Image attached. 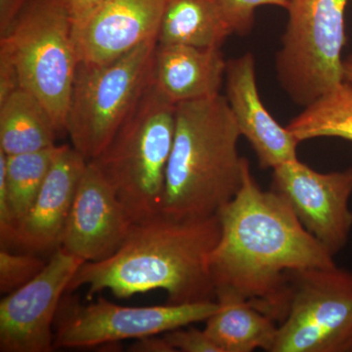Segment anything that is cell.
Instances as JSON below:
<instances>
[{
  "label": "cell",
  "instance_id": "17",
  "mask_svg": "<svg viewBox=\"0 0 352 352\" xmlns=\"http://www.w3.org/2000/svg\"><path fill=\"white\" fill-rule=\"evenodd\" d=\"M217 308L204 329L220 352H272L278 326L250 300L227 287L215 288Z\"/></svg>",
  "mask_w": 352,
  "mask_h": 352
},
{
  "label": "cell",
  "instance_id": "22",
  "mask_svg": "<svg viewBox=\"0 0 352 352\" xmlns=\"http://www.w3.org/2000/svg\"><path fill=\"white\" fill-rule=\"evenodd\" d=\"M47 261L32 252L14 254L7 248L0 250V293L8 295L25 286L45 267Z\"/></svg>",
  "mask_w": 352,
  "mask_h": 352
},
{
  "label": "cell",
  "instance_id": "24",
  "mask_svg": "<svg viewBox=\"0 0 352 352\" xmlns=\"http://www.w3.org/2000/svg\"><path fill=\"white\" fill-rule=\"evenodd\" d=\"M176 351L220 352L217 344L210 340L205 330L195 327L175 329L163 333Z\"/></svg>",
  "mask_w": 352,
  "mask_h": 352
},
{
  "label": "cell",
  "instance_id": "19",
  "mask_svg": "<svg viewBox=\"0 0 352 352\" xmlns=\"http://www.w3.org/2000/svg\"><path fill=\"white\" fill-rule=\"evenodd\" d=\"M231 34L217 0H166L157 41L221 48Z\"/></svg>",
  "mask_w": 352,
  "mask_h": 352
},
{
  "label": "cell",
  "instance_id": "18",
  "mask_svg": "<svg viewBox=\"0 0 352 352\" xmlns=\"http://www.w3.org/2000/svg\"><path fill=\"white\" fill-rule=\"evenodd\" d=\"M60 135L43 103L18 88L0 103V150L7 156L48 149Z\"/></svg>",
  "mask_w": 352,
  "mask_h": 352
},
{
  "label": "cell",
  "instance_id": "8",
  "mask_svg": "<svg viewBox=\"0 0 352 352\" xmlns=\"http://www.w3.org/2000/svg\"><path fill=\"white\" fill-rule=\"evenodd\" d=\"M272 352H352V273L337 265L292 272Z\"/></svg>",
  "mask_w": 352,
  "mask_h": 352
},
{
  "label": "cell",
  "instance_id": "6",
  "mask_svg": "<svg viewBox=\"0 0 352 352\" xmlns=\"http://www.w3.org/2000/svg\"><path fill=\"white\" fill-rule=\"evenodd\" d=\"M157 39L104 62H78L66 120L72 146L87 161L105 149L151 80Z\"/></svg>",
  "mask_w": 352,
  "mask_h": 352
},
{
  "label": "cell",
  "instance_id": "2",
  "mask_svg": "<svg viewBox=\"0 0 352 352\" xmlns=\"http://www.w3.org/2000/svg\"><path fill=\"white\" fill-rule=\"evenodd\" d=\"M219 215L173 219L160 214L134 223L108 258L85 263L68 293L87 288V298L108 289L119 298L163 289L168 305L215 300L210 256L219 243Z\"/></svg>",
  "mask_w": 352,
  "mask_h": 352
},
{
  "label": "cell",
  "instance_id": "7",
  "mask_svg": "<svg viewBox=\"0 0 352 352\" xmlns=\"http://www.w3.org/2000/svg\"><path fill=\"white\" fill-rule=\"evenodd\" d=\"M351 0H289L276 55L278 82L305 108L344 82L346 9Z\"/></svg>",
  "mask_w": 352,
  "mask_h": 352
},
{
  "label": "cell",
  "instance_id": "29",
  "mask_svg": "<svg viewBox=\"0 0 352 352\" xmlns=\"http://www.w3.org/2000/svg\"><path fill=\"white\" fill-rule=\"evenodd\" d=\"M342 74L344 80L352 83V54L342 61Z\"/></svg>",
  "mask_w": 352,
  "mask_h": 352
},
{
  "label": "cell",
  "instance_id": "1",
  "mask_svg": "<svg viewBox=\"0 0 352 352\" xmlns=\"http://www.w3.org/2000/svg\"><path fill=\"white\" fill-rule=\"evenodd\" d=\"M217 215L221 234L210 261L215 288L234 289L280 323L288 305L289 274L336 265L288 200L261 188L248 160L239 191Z\"/></svg>",
  "mask_w": 352,
  "mask_h": 352
},
{
  "label": "cell",
  "instance_id": "12",
  "mask_svg": "<svg viewBox=\"0 0 352 352\" xmlns=\"http://www.w3.org/2000/svg\"><path fill=\"white\" fill-rule=\"evenodd\" d=\"M133 224L98 166L88 161L60 247L85 263L103 261L120 249Z\"/></svg>",
  "mask_w": 352,
  "mask_h": 352
},
{
  "label": "cell",
  "instance_id": "9",
  "mask_svg": "<svg viewBox=\"0 0 352 352\" xmlns=\"http://www.w3.org/2000/svg\"><path fill=\"white\" fill-rule=\"evenodd\" d=\"M68 294V293H67ZM65 295L54 324V349H87L101 344L163 335L175 329L207 321L217 308L215 300L186 305L122 307L98 298L85 305Z\"/></svg>",
  "mask_w": 352,
  "mask_h": 352
},
{
  "label": "cell",
  "instance_id": "16",
  "mask_svg": "<svg viewBox=\"0 0 352 352\" xmlns=\"http://www.w3.org/2000/svg\"><path fill=\"white\" fill-rule=\"evenodd\" d=\"M227 61L220 48L157 43L151 82L175 105L220 94Z\"/></svg>",
  "mask_w": 352,
  "mask_h": 352
},
{
  "label": "cell",
  "instance_id": "21",
  "mask_svg": "<svg viewBox=\"0 0 352 352\" xmlns=\"http://www.w3.org/2000/svg\"><path fill=\"white\" fill-rule=\"evenodd\" d=\"M56 148L57 145H55L41 151L12 156H7L6 153L0 150V166L6 173L14 227L24 219L34 205L50 170Z\"/></svg>",
  "mask_w": 352,
  "mask_h": 352
},
{
  "label": "cell",
  "instance_id": "15",
  "mask_svg": "<svg viewBox=\"0 0 352 352\" xmlns=\"http://www.w3.org/2000/svg\"><path fill=\"white\" fill-rule=\"evenodd\" d=\"M226 99L241 131L258 157L263 170L298 160V140L278 124L263 105L256 82V60L252 53L227 61Z\"/></svg>",
  "mask_w": 352,
  "mask_h": 352
},
{
  "label": "cell",
  "instance_id": "5",
  "mask_svg": "<svg viewBox=\"0 0 352 352\" xmlns=\"http://www.w3.org/2000/svg\"><path fill=\"white\" fill-rule=\"evenodd\" d=\"M0 51L10 58L21 87L34 94L50 113L60 134L67 113L78 57L73 22L61 0H30L0 36Z\"/></svg>",
  "mask_w": 352,
  "mask_h": 352
},
{
  "label": "cell",
  "instance_id": "23",
  "mask_svg": "<svg viewBox=\"0 0 352 352\" xmlns=\"http://www.w3.org/2000/svg\"><path fill=\"white\" fill-rule=\"evenodd\" d=\"M232 34L247 36L254 24V14L261 6H277L288 10L289 0H217Z\"/></svg>",
  "mask_w": 352,
  "mask_h": 352
},
{
  "label": "cell",
  "instance_id": "14",
  "mask_svg": "<svg viewBox=\"0 0 352 352\" xmlns=\"http://www.w3.org/2000/svg\"><path fill=\"white\" fill-rule=\"evenodd\" d=\"M166 0H107L73 25L78 61L104 63L157 38Z\"/></svg>",
  "mask_w": 352,
  "mask_h": 352
},
{
  "label": "cell",
  "instance_id": "10",
  "mask_svg": "<svg viewBox=\"0 0 352 352\" xmlns=\"http://www.w3.org/2000/svg\"><path fill=\"white\" fill-rule=\"evenodd\" d=\"M85 261L61 247L25 286L0 302V351L50 352L60 302Z\"/></svg>",
  "mask_w": 352,
  "mask_h": 352
},
{
  "label": "cell",
  "instance_id": "11",
  "mask_svg": "<svg viewBox=\"0 0 352 352\" xmlns=\"http://www.w3.org/2000/svg\"><path fill=\"white\" fill-rule=\"evenodd\" d=\"M272 189L288 200L303 227L335 256L352 229V168L322 173L300 160L273 168Z\"/></svg>",
  "mask_w": 352,
  "mask_h": 352
},
{
  "label": "cell",
  "instance_id": "20",
  "mask_svg": "<svg viewBox=\"0 0 352 352\" xmlns=\"http://www.w3.org/2000/svg\"><path fill=\"white\" fill-rule=\"evenodd\" d=\"M286 127L300 142L320 138L352 142V83L344 80L321 95Z\"/></svg>",
  "mask_w": 352,
  "mask_h": 352
},
{
  "label": "cell",
  "instance_id": "26",
  "mask_svg": "<svg viewBox=\"0 0 352 352\" xmlns=\"http://www.w3.org/2000/svg\"><path fill=\"white\" fill-rule=\"evenodd\" d=\"M61 1L74 25L87 19L107 0H61Z\"/></svg>",
  "mask_w": 352,
  "mask_h": 352
},
{
  "label": "cell",
  "instance_id": "25",
  "mask_svg": "<svg viewBox=\"0 0 352 352\" xmlns=\"http://www.w3.org/2000/svg\"><path fill=\"white\" fill-rule=\"evenodd\" d=\"M20 87L19 76L13 62L0 51V103Z\"/></svg>",
  "mask_w": 352,
  "mask_h": 352
},
{
  "label": "cell",
  "instance_id": "13",
  "mask_svg": "<svg viewBox=\"0 0 352 352\" xmlns=\"http://www.w3.org/2000/svg\"><path fill=\"white\" fill-rule=\"evenodd\" d=\"M87 162L73 146L57 145L34 205L1 248L15 247L32 254L57 250Z\"/></svg>",
  "mask_w": 352,
  "mask_h": 352
},
{
  "label": "cell",
  "instance_id": "28",
  "mask_svg": "<svg viewBox=\"0 0 352 352\" xmlns=\"http://www.w3.org/2000/svg\"><path fill=\"white\" fill-rule=\"evenodd\" d=\"M129 347L131 352H176L164 336L153 335L139 338Z\"/></svg>",
  "mask_w": 352,
  "mask_h": 352
},
{
  "label": "cell",
  "instance_id": "3",
  "mask_svg": "<svg viewBox=\"0 0 352 352\" xmlns=\"http://www.w3.org/2000/svg\"><path fill=\"white\" fill-rule=\"evenodd\" d=\"M241 131L226 96L176 105L175 133L162 204L173 219H206L219 214L243 182Z\"/></svg>",
  "mask_w": 352,
  "mask_h": 352
},
{
  "label": "cell",
  "instance_id": "27",
  "mask_svg": "<svg viewBox=\"0 0 352 352\" xmlns=\"http://www.w3.org/2000/svg\"><path fill=\"white\" fill-rule=\"evenodd\" d=\"M30 0H0V36H3Z\"/></svg>",
  "mask_w": 352,
  "mask_h": 352
},
{
  "label": "cell",
  "instance_id": "4",
  "mask_svg": "<svg viewBox=\"0 0 352 352\" xmlns=\"http://www.w3.org/2000/svg\"><path fill=\"white\" fill-rule=\"evenodd\" d=\"M176 105L151 80L105 149L91 160L133 223L162 214L166 168L175 133Z\"/></svg>",
  "mask_w": 352,
  "mask_h": 352
}]
</instances>
